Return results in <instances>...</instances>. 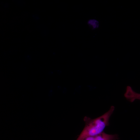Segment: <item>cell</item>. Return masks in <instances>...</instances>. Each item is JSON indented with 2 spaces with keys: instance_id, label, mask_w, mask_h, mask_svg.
I'll return each mask as SVG.
<instances>
[{
  "instance_id": "3957f363",
  "label": "cell",
  "mask_w": 140,
  "mask_h": 140,
  "mask_svg": "<svg viewBox=\"0 0 140 140\" xmlns=\"http://www.w3.org/2000/svg\"><path fill=\"white\" fill-rule=\"evenodd\" d=\"M95 140H116L118 137L117 135L107 134L103 132L94 136Z\"/></svg>"
},
{
  "instance_id": "5b68a950",
  "label": "cell",
  "mask_w": 140,
  "mask_h": 140,
  "mask_svg": "<svg viewBox=\"0 0 140 140\" xmlns=\"http://www.w3.org/2000/svg\"><path fill=\"white\" fill-rule=\"evenodd\" d=\"M76 140H95L94 136H88L84 137L80 139Z\"/></svg>"
},
{
  "instance_id": "277c9868",
  "label": "cell",
  "mask_w": 140,
  "mask_h": 140,
  "mask_svg": "<svg viewBox=\"0 0 140 140\" xmlns=\"http://www.w3.org/2000/svg\"><path fill=\"white\" fill-rule=\"evenodd\" d=\"M88 24L90 27L92 29L97 28L99 25L98 22L94 19H90L88 21Z\"/></svg>"
},
{
  "instance_id": "6da1fadb",
  "label": "cell",
  "mask_w": 140,
  "mask_h": 140,
  "mask_svg": "<svg viewBox=\"0 0 140 140\" xmlns=\"http://www.w3.org/2000/svg\"><path fill=\"white\" fill-rule=\"evenodd\" d=\"M114 109V106H111L107 112L94 119L85 117L84 120L85 125L77 139L88 136H94L103 132L106 127L109 124L110 118Z\"/></svg>"
},
{
  "instance_id": "7a4b0ae2",
  "label": "cell",
  "mask_w": 140,
  "mask_h": 140,
  "mask_svg": "<svg viewBox=\"0 0 140 140\" xmlns=\"http://www.w3.org/2000/svg\"><path fill=\"white\" fill-rule=\"evenodd\" d=\"M124 96L128 101L131 102H133L136 100H140V93L135 92L129 86L126 87Z\"/></svg>"
}]
</instances>
